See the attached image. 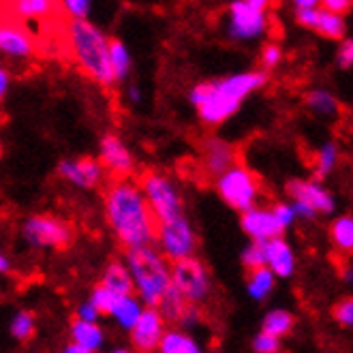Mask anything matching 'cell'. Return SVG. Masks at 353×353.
<instances>
[{"label": "cell", "instance_id": "6da1fadb", "mask_svg": "<svg viewBox=\"0 0 353 353\" xmlns=\"http://www.w3.org/2000/svg\"><path fill=\"white\" fill-rule=\"evenodd\" d=\"M112 230L127 248L150 246L157 236V219L143 193L131 182L112 186L105 199Z\"/></svg>", "mask_w": 353, "mask_h": 353}, {"label": "cell", "instance_id": "7a4b0ae2", "mask_svg": "<svg viewBox=\"0 0 353 353\" xmlns=\"http://www.w3.org/2000/svg\"><path fill=\"white\" fill-rule=\"evenodd\" d=\"M263 84L265 73H240L195 86L191 101L205 124H221L227 118H232L238 112L240 103Z\"/></svg>", "mask_w": 353, "mask_h": 353}, {"label": "cell", "instance_id": "3957f363", "mask_svg": "<svg viewBox=\"0 0 353 353\" xmlns=\"http://www.w3.org/2000/svg\"><path fill=\"white\" fill-rule=\"evenodd\" d=\"M67 48L79 69L101 86H114L116 77L110 65V39L88 19H71L67 24Z\"/></svg>", "mask_w": 353, "mask_h": 353}, {"label": "cell", "instance_id": "277c9868", "mask_svg": "<svg viewBox=\"0 0 353 353\" xmlns=\"http://www.w3.org/2000/svg\"><path fill=\"white\" fill-rule=\"evenodd\" d=\"M127 268L131 272L133 285L137 287L141 302L148 306H157L165 289L172 285L170 265L150 246L129 248L127 253Z\"/></svg>", "mask_w": 353, "mask_h": 353}, {"label": "cell", "instance_id": "5b68a950", "mask_svg": "<svg viewBox=\"0 0 353 353\" xmlns=\"http://www.w3.org/2000/svg\"><path fill=\"white\" fill-rule=\"evenodd\" d=\"M219 195L230 203L236 210H248L257 203L259 197V182L251 170L242 168V165H232L219 176L216 182Z\"/></svg>", "mask_w": 353, "mask_h": 353}, {"label": "cell", "instance_id": "8992f818", "mask_svg": "<svg viewBox=\"0 0 353 353\" xmlns=\"http://www.w3.org/2000/svg\"><path fill=\"white\" fill-rule=\"evenodd\" d=\"M143 197H146L150 210L159 223L172 221L176 216L182 214V201L180 195L176 191V186L172 184V180H168L161 174H148L143 178V189H141Z\"/></svg>", "mask_w": 353, "mask_h": 353}, {"label": "cell", "instance_id": "52a82bcc", "mask_svg": "<svg viewBox=\"0 0 353 353\" xmlns=\"http://www.w3.org/2000/svg\"><path fill=\"white\" fill-rule=\"evenodd\" d=\"M172 285L182 294V298L191 304H199L210 294V279H208L205 268L191 257L176 259L170 268Z\"/></svg>", "mask_w": 353, "mask_h": 353}, {"label": "cell", "instance_id": "ba28073f", "mask_svg": "<svg viewBox=\"0 0 353 353\" xmlns=\"http://www.w3.org/2000/svg\"><path fill=\"white\" fill-rule=\"evenodd\" d=\"M163 248V253L168 259H184L191 257L195 253V234L191 230L189 221L184 219V214L165 221L157 225V236H154Z\"/></svg>", "mask_w": 353, "mask_h": 353}, {"label": "cell", "instance_id": "9c48e42d", "mask_svg": "<svg viewBox=\"0 0 353 353\" xmlns=\"http://www.w3.org/2000/svg\"><path fill=\"white\" fill-rule=\"evenodd\" d=\"M24 238L41 248H67L73 240V232L56 216H32L24 225Z\"/></svg>", "mask_w": 353, "mask_h": 353}, {"label": "cell", "instance_id": "30bf717a", "mask_svg": "<svg viewBox=\"0 0 353 353\" xmlns=\"http://www.w3.org/2000/svg\"><path fill=\"white\" fill-rule=\"evenodd\" d=\"M0 52L19 60L37 54V39L32 32L5 11H0Z\"/></svg>", "mask_w": 353, "mask_h": 353}, {"label": "cell", "instance_id": "8fae6325", "mask_svg": "<svg viewBox=\"0 0 353 353\" xmlns=\"http://www.w3.org/2000/svg\"><path fill=\"white\" fill-rule=\"evenodd\" d=\"M268 26L265 11L246 5L244 0H236L230 9V32L234 39H255Z\"/></svg>", "mask_w": 353, "mask_h": 353}, {"label": "cell", "instance_id": "7c38bea8", "mask_svg": "<svg viewBox=\"0 0 353 353\" xmlns=\"http://www.w3.org/2000/svg\"><path fill=\"white\" fill-rule=\"evenodd\" d=\"M165 332V319L154 306L141 308L137 321L131 327V341L137 351H154Z\"/></svg>", "mask_w": 353, "mask_h": 353}, {"label": "cell", "instance_id": "4fadbf2b", "mask_svg": "<svg viewBox=\"0 0 353 353\" xmlns=\"http://www.w3.org/2000/svg\"><path fill=\"white\" fill-rule=\"evenodd\" d=\"M298 22L306 28L317 30L327 39H341L345 34L343 13H334L330 9H317V7L298 9Z\"/></svg>", "mask_w": 353, "mask_h": 353}, {"label": "cell", "instance_id": "5bb4252c", "mask_svg": "<svg viewBox=\"0 0 353 353\" xmlns=\"http://www.w3.org/2000/svg\"><path fill=\"white\" fill-rule=\"evenodd\" d=\"M242 230L255 242H265L283 234L281 225L276 223L272 210H261V208H248L242 214Z\"/></svg>", "mask_w": 353, "mask_h": 353}, {"label": "cell", "instance_id": "9a60e30c", "mask_svg": "<svg viewBox=\"0 0 353 353\" xmlns=\"http://www.w3.org/2000/svg\"><path fill=\"white\" fill-rule=\"evenodd\" d=\"M289 193L296 201H304L306 205L313 208L315 212H325L330 214L334 210V199L323 189L319 182H310V180H292L289 182Z\"/></svg>", "mask_w": 353, "mask_h": 353}, {"label": "cell", "instance_id": "2e32d148", "mask_svg": "<svg viewBox=\"0 0 353 353\" xmlns=\"http://www.w3.org/2000/svg\"><path fill=\"white\" fill-rule=\"evenodd\" d=\"M263 244V259H265V268H270L274 272V276H292L294 270H296V259L289 244L276 236V238H270Z\"/></svg>", "mask_w": 353, "mask_h": 353}, {"label": "cell", "instance_id": "e0dca14e", "mask_svg": "<svg viewBox=\"0 0 353 353\" xmlns=\"http://www.w3.org/2000/svg\"><path fill=\"white\" fill-rule=\"evenodd\" d=\"M58 172L62 178L71 180L77 186H84V189H90V186H97L101 182L103 176V168L101 163H97L94 159H77V161H62L58 165Z\"/></svg>", "mask_w": 353, "mask_h": 353}, {"label": "cell", "instance_id": "ac0fdd59", "mask_svg": "<svg viewBox=\"0 0 353 353\" xmlns=\"http://www.w3.org/2000/svg\"><path fill=\"white\" fill-rule=\"evenodd\" d=\"M101 159L103 165L118 176H127L133 172V157L129 148L116 137V135H105L101 141Z\"/></svg>", "mask_w": 353, "mask_h": 353}, {"label": "cell", "instance_id": "d6986e66", "mask_svg": "<svg viewBox=\"0 0 353 353\" xmlns=\"http://www.w3.org/2000/svg\"><path fill=\"white\" fill-rule=\"evenodd\" d=\"M234 148L230 143H225L221 139H208L203 146V165L205 172L210 176H221L225 170H230L234 165Z\"/></svg>", "mask_w": 353, "mask_h": 353}, {"label": "cell", "instance_id": "ffe728a7", "mask_svg": "<svg viewBox=\"0 0 353 353\" xmlns=\"http://www.w3.org/2000/svg\"><path fill=\"white\" fill-rule=\"evenodd\" d=\"M141 302L137 298H133L131 294L127 296H118L112 310H110V315L124 327V330H131L133 323L137 321L139 313H141Z\"/></svg>", "mask_w": 353, "mask_h": 353}, {"label": "cell", "instance_id": "44dd1931", "mask_svg": "<svg viewBox=\"0 0 353 353\" xmlns=\"http://www.w3.org/2000/svg\"><path fill=\"white\" fill-rule=\"evenodd\" d=\"M103 287H108L110 292H114L116 296H127L133 294V279L127 265L122 263H112L105 274H103Z\"/></svg>", "mask_w": 353, "mask_h": 353}, {"label": "cell", "instance_id": "7402d4cb", "mask_svg": "<svg viewBox=\"0 0 353 353\" xmlns=\"http://www.w3.org/2000/svg\"><path fill=\"white\" fill-rule=\"evenodd\" d=\"M71 336L73 343L84 345L90 353L97 351L103 343V332L97 325V321H84V319H75L71 325Z\"/></svg>", "mask_w": 353, "mask_h": 353}, {"label": "cell", "instance_id": "603a6c76", "mask_svg": "<svg viewBox=\"0 0 353 353\" xmlns=\"http://www.w3.org/2000/svg\"><path fill=\"white\" fill-rule=\"evenodd\" d=\"M186 304H189V302L182 298V294L178 292L174 285H170L168 289H165V294L161 296V300H159V304L154 308L159 310L163 319L178 321L180 315H182V310L186 308Z\"/></svg>", "mask_w": 353, "mask_h": 353}, {"label": "cell", "instance_id": "cb8c5ba5", "mask_svg": "<svg viewBox=\"0 0 353 353\" xmlns=\"http://www.w3.org/2000/svg\"><path fill=\"white\" fill-rule=\"evenodd\" d=\"M272 287H274L272 270L265 265L251 270V276H248V294H251V298H255V300L268 298V294L272 292Z\"/></svg>", "mask_w": 353, "mask_h": 353}, {"label": "cell", "instance_id": "d4e9b609", "mask_svg": "<svg viewBox=\"0 0 353 353\" xmlns=\"http://www.w3.org/2000/svg\"><path fill=\"white\" fill-rule=\"evenodd\" d=\"M159 349L163 353H197L199 351L197 343L191 336H186V334H182V332H178V330L163 332Z\"/></svg>", "mask_w": 353, "mask_h": 353}, {"label": "cell", "instance_id": "484cf974", "mask_svg": "<svg viewBox=\"0 0 353 353\" xmlns=\"http://www.w3.org/2000/svg\"><path fill=\"white\" fill-rule=\"evenodd\" d=\"M110 65L116 81L124 79L131 71V54L122 41H110Z\"/></svg>", "mask_w": 353, "mask_h": 353}, {"label": "cell", "instance_id": "4316f807", "mask_svg": "<svg viewBox=\"0 0 353 353\" xmlns=\"http://www.w3.org/2000/svg\"><path fill=\"white\" fill-rule=\"evenodd\" d=\"M294 327V317L287 313V310H272L265 319H263V332L272 336H285L289 334Z\"/></svg>", "mask_w": 353, "mask_h": 353}, {"label": "cell", "instance_id": "83f0119b", "mask_svg": "<svg viewBox=\"0 0 353 353\" xmlns=\"http://www.w3.org/2000/svg\"><path fill=\"white\" fill-rule=\"evenodd\" d=\"M332 240L345 253H351L353 248V219L351 216H341L332 225Z\"/></svg>", "mask_w": 353, "mask_h": 353}, {"label": "cell", "instance_id": "f1b7e54d", "mask_svg": "<svg viewBox=\"0 0 353 353\" xmlns=\"http://www.w3.org/2000/svg\"><path fill=\"white\" fill-rule=\"evenodd\" d=\"M306 103H308V108L319 116H334L339 112L336 99L325 90H313L308 94Z\"/></svg>", "mask_w": 353, "mask_h": 353}, {"label": "cell", "instance_id": "f546056e", "mask_svg": "<svg viewBox=\"0 0 353 353\" xmlns=\"http://www.w3.org/2000/svg\"><path fill=\"white\" fill-rule=\"evenodd\" d=\"M336 163H339V148L334 143H325V146H321L319 152L315 154V176L317 178L327 176L336 168Z\"/></svg>", "mask_w": 353, "mask_h": 353}, {"label": "cell", "instance_id": "4dcf8cb0", "mask_svg": "<svg viewBox=\"0 0 353 353\" xmlns=\"http://www.w3.org/2000/svg\"><path fill=\"white\" fill-rule=\"evenodd\" d=\"M11 334L17 339V341H30L32 334H34V317L32 313H28V310H24V313L15 315L13 323H11Z\"/></svg>", "mask_w": 353, "mask_h": 353}, {"label": "cell", "instance_id": "1f68e13d", "mask_svg": "<svg viewBox=\"0 0 353 353\" xmlns=\"http://www.w3.org/2000/svg\"><path fill=\"white\" fill-rule=\"evenodd\" d=\"M116 294L114 292H110L108 287H103V285H99L94 292H92V298H90V302L97 306V310L99 313H103V315H110V310H112V306H114V302H116Z\"/></svg>", "mask_w": 353, "mask_h": 353}, {"label": "cell", "instance_id": "d6a6232c", "mask_svg": "<svg viewBox=\"0 0 353 353\" xmlns=\"http://www.w3.org/2000/svg\"><path fill=\"white\" fill-rule=\"evenodd\" d=\"M90 3L92 0H60V7L73 19H84L90 13Z\"/></svg>", "mask_w": 353, "mask_h": 353}, {"label": "cell", "instance_id": "836d02e7", "mask_svg": "<svg viewBox=\"0 0 353 353\" xmlns=\"http://www.w3.org/2000/svg\"><path fill=\"white\" fill-rule=\"evenodd\" d=\"M242 261H244V265H246L248 270L265 265V259H263V244H261V242H253V244L244 251Z\"/></svg>", "mask_w": 353, "mask_h": 353}, {"label": "cell", "instance_id": "e575fe53", "mask_svg": "<svg viewBox=\"0 0 353 353\" xmlns=\"http://www.w3.org/2000/svg\"><path fill=\"white\" fill-rule=\"evenodd\" d=\"M255 351L259 353H274L281 349V339L279 336H272V334H268V332H261V334L255 339L253 343Z\"/></svg>", "mask_w": 353, "mask_h": 353}, {"label": "cell", "instance_id": "d590c367", "mask_svg": "<svg viewBox=\"0 0 353 353\" xmlns=\"http://www.w3.org/2000/svg\"><path fill=\"white\" fill-rule=\"evenodd\" d=\"M334 319L343 325V327H351L353 325V300L347 298L343 302L336 304L334 308Z\"/></svg>", "mask_w": 353, "mask_h": 353}, {"label": "cell", "instance_id": "8d00e7d4", "mask_svg": "<svg viewBox=\"0 0 353 353\" xmlns=\"http://www.w3.org/2000/svg\"><path fill=\"white\" fill-rule=\"evenodd\" d=\"M272 214H274V219H276V223L281 225V230H283V232L296 221V212H294V208L289 205V203H279V205H274Z\"/></svg>", "mask_w": 353, "mask_h": 353}, {"label": "cell", "instance_id": "74e56055", "mask_svg": "<svg viewBox=\"0 0 353 353\" xmlns=\"http://www.w3.org/2000/svg\"><path fill=\"white\" fill-rule=\"evenodd\" d=\"M261 62H263L265 69H274L279 62H281V48L274 46V43L265 46L263 52H261Z\"/></svg>", "mask_w": 353, "mask_h": 353}, {"label": "cell", "instance_id": "f35d334b", "mask_svg": "<svg viewBox=\"0 0 353 353\" xmlns=\"http://www.w3.org/2000/svg\"><path fill=\"white\" fill-rule=\"evenodd\" d=\"M339 65L343 69H351L353 65V41L351 39H347L339 50Z\"/></svg>", "mask_w": 353, "mask_h": 353}, {"label": "cell", "instance_id": "ab89813d", "mask_svg": "<svg viewBox=\"0 0 353 353\" xmlns=\"http://www.w3.org/2000/svg\"><path fill=\"white\" fill-rule=\"evenodd\" d=\"M99 310L92 302H86V304H81L77 308V319H84V321H97L99 319Z\"/></svg>", "mask_w": 353, "mask_h": 353}, {"label": "cell", "instance_id": "60d3db41", "mask_svg": "<svg viewBox=\"0 0 353 353\" xmlns=\"http://www.w3.org/2000/svg\"><path fill=\"white\" fill-rule=\"evenodd\" d=\"M319 3H323V9L334 13H347L351 9V0H319Z\"/></svg>", "mask_w": 353, "mask_h": 353}, {"label": "cell", "instance_id": "b9f144b4", "mask_svg": "<svg viewBox=\"0 0 353 353\" xmlns=\"http://www.w3.org/2000/svg\"><path fill=\"white\" fill-rule=\"evenodd\" d=\"M294 212H296V216H300V219H313L317 212L313 210V208H310V205H306L304 201H296L294 205Z\"/></svg>", "mask_w": 353, "mask_h": 353}, {"label": "cell", "instance_id": "7bdbcfd3", "mask_svg": "<svg viewBox=\"0 0 353 353\" xmlns=\"http://www.w3.org/2000/svg\"><path fill=\"white\" fill-rule=\"evenodd\" d=\"M9 73H7V69L0 65V99H3L5 94H7V90H9Z\"/></svg>", "mask_w": 353, "mask_h": 353}, {"label": "cell", "instance_id": "ee69618b", "mask_svg": "<svg viewBox=\"0 0 353 353\" xmlns=\"http://www.w3.org/2000/svg\"><path fill=\"white\" fill-rule=\"evenodd\" d=\"M246 5H251V7H255V9H261V11H265V7L270 5V0H244Z\"/></svg>", "mask_w": 353, "mask_h": 353}, {"label": "cell", "instance_id": "f6af8a7d", "mask_svg": "<svg viewBox=\"0 0 353 353\" xmlns=\"http://www.w3.org/2000/svg\"><path fill=\"white\" fill-rule=\"evenodd\" d=\"M67 353H90L84 345H79V343H73V345H69L67 349H65Z\"/></svg>", "mask_w": 353, "mask_h": 353}, {"label": "cell", "instance_id": "bcb514c9", "mask_svg": "<svg viewBox=\"0 0 353 353\" xmlns=\"http://www.w3.org/2000/svg\"><path fill=\"white\" fill-rule=\"evenodd\" d=\"M298 9H306V7H317L319 0H294Z\"/></svg>", "mask_w": 353, "mask_h": 353}, {"label": "cell", "instance_id": "7dc6e473", "mask_svg": "<svg viewBox=\"0 0 353 353\" xmlns=\"http://www.w3.org/2000/svg\"><path fill=\"white\" fill-rule=\"evenodd\" d=\"M9 270H11V263H9V259H7L3 253H0V272H9Z\"/></svg>", "mask_w": 353, "mask_h": 353}, {"label": "cell", "instance_id": "c3c4849f", "mask_svg": "<svg viewBox=\"0 0 353 353\" xmlns=\"http://www.w3.org/2000/svg\"><path fill=\"white\" fill-rule=\"evenodd\" d=\"M129 97H131V101H139V90L137 88H131Z\"/></svg>", "mask_w": 353, "mask_h": 353}, {"label": "cell", "instance_id": "681fc988", "mask_svg": "<svg viewBox=\"0 0 353 353\" xmlns=\"http://www.w3.org/2000/svg\"><path fill=\"white\" fill-rule=\"evenodd\" d=\"M0 157H3V143H0Z\"/></svg>", "mask_w": 353, "mask_h": 353}]
</instances>
